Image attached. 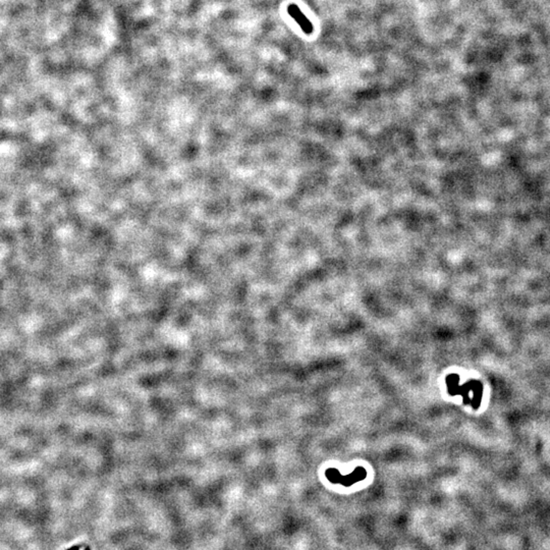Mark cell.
I'll use <instances>...</instances> for the list:
<instances>
[{"label":"cell","mask_w":550,"mask_h":550,"mask_svg":"<svg viewBox=\"0 0 550 550\" xmlns=\"http://www.w3.org/2000/svg\"><path fill=\"white\" fill-rule=\"evenodd\" d=\"M288 12L296 20L297 24L304 31V33H306L307 35H311L313 33L314 27H313V24L311 23V20L302 12V10L297 4H290L288 6Z\"/></svg>","instance_id":"obj_1"},{"label":"cell","mask_w":550,"mask_h":550,"mask_svg":"<svg viewBox=\"0 0 550 550\" xmlns=\"http://www.w3.org/2000/svg\"><path fill=\"white\" fill-rule=\"evenodd\" d=\"M67 550H79V545H75V546H73V547H71V548H69V549H67Z\"/></svg>","instance_id":"obj_2"},{"label":"cell","mask_w":550,"mask_h":550,"mask_svg":"<svg viewBox=\"0 0 550 550\" xmlns=\"http://www.w3.org/2000/svg\"><path fill=\"white\" fill-rule=\"evenodd\" d=\"M85 550H91V549H90L89 547H86V548H85Z\"/></svg>","instance_id":"obj_3"}]
</instances>
